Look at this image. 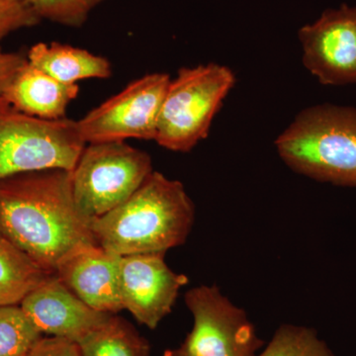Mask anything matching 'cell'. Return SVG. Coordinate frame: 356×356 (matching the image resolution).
I'll list each match as a JSON object with an SVG mask.
<instances>
[{"label": "cell", "mask_w": 356, "mask_h": 356, "mask_svg": "<svg viewBox=\"0 0 356 356\" xmlns=\"http://www.w3.org/2000/svg\"><path fill=\"white\" fill-rule=\"evenodd\" d=\"M48 275L0 233V307L20 305L26 295Z\"/></svg>", "instance_id": "obj_15"}, {"label": "cell", "mask_w": 356, "mask_h": 356, "mask_svg": "<svg viewBox=\"0 0 356 356\" xmlns=\"http://www.w3.org/2000/svg\"><path fill=\"white\" fill-rule=\"evenodd\" d=\"M20 307L42 334L76 343L113 315L86 305L55 273L28 293Z\"/></svg>", "instance_id": "obj_11"}, {"label": "cell", "mask_w": 356, "mask_h": 356, "mask_svg": "<svg viewBox=\"0 0 356 356\" xmlns=\"http://www.w3.org/2000/svg\"><path fill=\"white\" fill-rule=\"evenodd\" d=\"M79 93V84L60 83L26 60L2 96V104L21 113L58 120Z\"/></svg>", "instance_id": "obj_13"}, {"label": "cell", "mask_w": 356, "mask_h": 356, "mask_svg": "<svg viewBox=\"0 0 356 356\" xmlns=\"http://www.w3.org/2000/svg\"><path fill=\"white\" fill-rule=\"evenodd\" d=\"M163 356H181L179 353H177V350H168L165 351V355Z\"/></svg>", "instance_id": "obj_23"}, {"label": "cell", "mask_w": 356, "mask_h": 356, "mask_svg": "<svg viewBox=\"0 0 356 356\" xmlns=\"http://www.w3.org/2000/svg\"><path fill=\"white\" fill-rule=\"evenodd\" d=\"M275 147L294 172L356 187V108L325 103L302 110L278 136Z\"/></svg>", "instance_id": "obj_3"}, {"label": "cell", "mask_w": 356, "mask_h": 356, "mask_svg": "<svg viewBox=\"0 0 356 356\" xmlns=\"http://www.w3.org/2000/svg\"><path fill=\"white\" fill-rule=\"evenodd\" d=\"M193 329L177 353L181 356H255L262 346L247 313L216 285H200L185 294Z\"/></svg>", "instance_id": "obj_7"}, {"label": "cell", "mask_w": 356, "mask_h": 356, "mask_svg": "<svg viewBox=\"0 0 356 356\" xmlns=\"http://www.w3.org/2000/svg\"><path fill=\"white\" fill-rule=\"evenodd\" d=\"M303 64L324 86L356 84V6L327 9L298 32Z\"/></svg>", "instance_id": "obj_9"}, {"label": "cell", "mask_w": 356, "mask_h": 356, "mask_svg": "<svg viewBox=\"0 0 356 356\" xmlns=\"http://www.w3.org/2000/svg\"><path fill=\"white\" fill-rule=\"evenodd\" d=\"M41 21L21 0H0V41L14 31Z\"/></svg>", "instance_id": "obj_20"}, {"label": "cell", "mask_w": 356, "mask_h": 356, "mask_svg": "<svg viewBox=\"0 0 356 356\" xmlns=\"http://www.w3.org/2000/svg\"><path fill=\"white\" fill-rule=\"evenodd\" d=\"M26 58L29 64L65 84L112 76L111 64L106 58L70 44L38 43L31 47Z\"/></svg>", "instance_id": "obj_14"}, {"label": "cell", "mask_w": 356, "mask_h": 356, "mask_svg": "<svg viewBox=\"0 0 356 356\" xmlns=\"http://www.w3.org/2000/svg\"><path fill=\"white\" fill-rule=\"evenodd\" d=\"M165 254L121 257L122 305L136 320L149 329H156L172 312L180 289L187 284L184 274L172 270Z\"/></svg>", "instance_id": "obj_10"}, {"label": "cell", "mask_w": 356, "mask_h": 356, "mask_svg": "<svg viewBox=\"0 0 356 356\" xmlns=\"http://www.w3.org/2000/svg\"><path fill=\"white\" fill-rule=\"evenodd\" d=\"M235 81L232 70L213 63L178 70L163 98L154 140L170 151H191L207 137Z\"/></svg>", "instance_id": "obj_4"}, {"label": "cell", "mask_w": 356, "mask_h": 356, "mask_svg": "<svg viewBox=\"0 0 356 356\" xmlns=\"http://www.w3.org/2000/svg\"><path fill=\"white\" fill-rule=\"evenodd\" d=\"M70 172L41 170L0 180V233L47 273L97 245L95 219L77 206Z\"/></svg>", "instance_id": "obj_1"}, {"label": "cell", "mask_w": 356, "mask_h": 356, "mask_svg": "<svg viewBox=\"0 0 356 356\" xmlns=\"http://www.w3.org/2000/svg\"><path fill=\"white\" fill-rule=\"evenodd\" d=\"M83 356H149V343L123 320L110 315L79 341Z\"/></svg>", "instance_id": "obj_16"}, {"label": "cell", "mask_w": 356, "mask_h": 356, "mask_svg": "<svg viewBox=\"0 0 356 356\" xmlns=\"http://www.w3.org/2000/svg\"><path fill=\"white\" fill-rule=\"evenodd\" d=\"M151 156L125 140L86 144L72 172L77 206L96 219L125 202L153 172Z\"/></svg>", "instance_id": "obj_6"}, {"label": "cell", "mask_w": 356, "mask_h": 356, "mask_svg": "<svg viewBox=\"0 0 356 356\" xmlns=\"http://www.w3.org/2000/svg\"><path fill=\"white\" fill-rule=\"evenodd\" d=\"M120 261L119 255L98 245H89L67 257L55 274L86 305L115 315L124 309L120 296Z\"/></svg>", "instance_id": "obj_12"}, {"label": "cell", "mask_w": 356, "mask_h": 356, "mask_svg": "<svg viewBox=\"0 0 356 356\" xmlns=\"http://www.w3.org/2000/svg\"><path fill=\"white\" fill-rule=\"evenodd\" d=\"M195 207L184 184L153 172L120 206L93 220L96 243L119 257L166 254L184 245Z\"/></svg>", "instance_id": "obj_2"}, {"label": "cell", "mask_w": 356, "mask_h": 356, "mask_svg": "<svg viewBox=\"0 0 356 356\" xmlns=\"http://www.w3.org/2000/svg\"><path fill=\"white\" fill-rule=\"evenodd\" d=\"M255 356H334L317 332L304 325L285 324L275 332L261 355Z\"/></svg>", "instance_id": "obj_18"}, {"label": "cell", "mask_w": 356, "mask_h": 356, "mask_svg": "<svg viewBox=\"0 0 356 356\" xmlns=\"http://www.w3.org/2000/svg\"><path fill=\"white\" fill-rule=\"evenodd\" d=\"M29 356H83L79 343L62 337H42Z\"/></svg>", "instance_id": "obj_21"}, {"label": "cell", "mask_w": 356, "mask_h": 356, "mask_svg": "<svg viewBox=\"0 0 356 356\" xmlns=\"http://www.w3.org/2000/svg\"><path fill=\"white\" fill-rule=\"evenodd\" d=\"M40 19L67 27H81L91 11L105 0H21Z\"/></svg>", "instance_id": "obj_19"}, {"label": "cell", "mask_w": 356, "mask_h": 356, "mask_svg": "<svg viewBox=\"0 0 356 356\" xmlns=\"http://www.w3.org/2000/svg\"><path fill=\"white\" fill-rule=\"evenodd\" d=\"M170 79L161 72L146 74L91 110L77 121L84 142L156 140L159 112Z\"/></svg>", "instance_id": "obj_8"}, {"label": "cell", "mask_w": 356, "mask_h": 356, "mask_svg": "<svg viewBox=\"0 0 356 356\" xmlns=\"http://www.w3.org/2000/svg\"><path fill=\"white\" fill-rule=\"evenodd\" d=\"M86 146L77 121L46 120L0 104V180L41 170L72 172Z\"/></svg>", "instance_id": "obj_5"}, {"label": "cell", "mask_w": 356, "mask_h": 356, "mask_svg": "<svg viewBox=\"0 0 356 356\" xmlns=\"http://www.w3.org/2000/svg\"><path fill=\"white\" fill-rule=\"evenodd\" d=\"M43 337L20 305L0 307V356H29Z\"/></svg>", "instance_id": "obj_17"}, {"label": "cell", "mask_w": 356, "mask_h": 356, "mask_svg": "<svg viewBox=\"0 0 356 356\" xmlns=\"http://www.w3.org/2000/svg\"><path fill=\"white\" fill-rule=\"evenodd\" d=\"M26 60L27 58L19 54L7 53L0 47V104L7 86L11 83L20 67L25 64Z\"/></svg>", "instance_id": "obj_22"}]
</instances>
